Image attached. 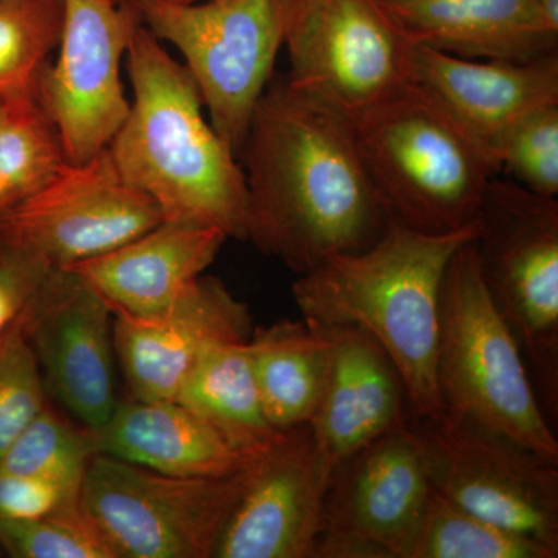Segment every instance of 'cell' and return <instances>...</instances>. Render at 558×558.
<instances>
[{
	"instance_id": "obj_1",
	"label": "cell",
	"mask_w": 558,
	"mask_h": 558,
	"mask_svg": "<svg viewBox=\"0 0 558 558\" xmlns=\"http://www.w3.org/2000/svg\"><path fill=\"white\" fill-rule=\"evenodd\" d=\"M245 241L303 275L387 233L391 218L360 154L351 119L318 92L271 76L240 154Z\"/></svg>"
},
{
	"instance_id": "obj_2",
	"label": "cell",
	"mask_w": 558,
	"mask_h": 558,
	"mask_svg": "<svg viewBox=\"0 0 558 558\" xmlns=\"http://www.w3.org/2000/svg\"><path fill=\"white\" fill-rule=\"evenodd\" d=\"M126 54L134 98L108 146L121 175L156 202L163 220L213 227L245 241L244 170L205 120L189 69L140 20Z\"/></svg>"
},
{
	"instance_id": "obj_3",
	"label": "cell",
	"mask_w": 558,
	"mask_h": 558,
	"mask_svg": "<svg viewBox=\"0 0 558 558\" xmlns=\"http://www.w3.org/2000/svg\"><path fill=\"white\" fill-rule=\"evenodd\" d=\"M475 234L476 222L457 233L425 234L391 220L369 247L329 256L293 282L304 319L352 326L387 352L405 385L411 417L444 410L436 384L444 275Z\"/></svg>"
},
{
	"instance_id": "obj_4",
	"label": "cell",
	"mask_w": 558,
	"mask_h": 558,
	"mask_svg": "<svg viewBox=\"0 0 558 558\" xmlns=\"http://www.w3.org/2000/svg\"><path fill=\"white\" fill-rule=\"evenodd\" d=\"M389 218L425 234L475 226L501 165L417 83L349 116Z\"/></svg>"
},
{
	"instance_id": "obj_5",
	"label": "cell",
	"mask_w": 558,
	"mask_h": 558,
	"mask_svg": "<svg viewBox=\"0 0 558 558\" xmlns=\"http://www.w3.org/2000/svg\"><path fill=\"white\" fill-rule=\"evenodd\" d=\"M436 384L444 410L558 459L519 343L481 278L473 238L444 275Z\"/></svg>"
},
{
	"instance_id": "obj_6",
	"label": "cell",
	"mask_w": 558,
	"mask_h": 558,
	"mask_svg": "<svg viewBox=\"0 0 558 558\" xmlns=\"http://www.w3.org/2000/svg\"><path fill=\"white\" fill-rule=\"evenodd\" d=\"M481 278L515 337L539 407L558 418V201L495 178L473 238Z\"/></svg>"
},
{
	"instance_id": "obj_7",
	"label": "cell",
	"mask_w": 558,
	"mask_h": 558,
	"mask_svg": "<svg viewBox=\"0 0 558 558\" xmlns=\"http://www.w3.org/2000/svg\"><path fill=\"white\" fill-rule=\"evenodd\" d=\"M140 22L180 51L209 124L240 159L300 0H130Z\"/></svg>"
},
{
	"instance_id": "obj_8",
	"label": "cell",
	"mask_w": 558,
	"mask_h": 558,
	"mask_svg": "<svg viewBox=\"0 0 558 558\" xmlns=\"http://www.w3.org/2000/svg\"><path fill=\"white\" fill-rule=\"evenodd\" d=\"M250 465L220 478H190L97 454L80 505L120 558H215Z\"/></svg>"
},
{
	"instance_id": "obj_9",
	"label": "cell",
	"mask_w": 558,
	"mask_h": 558,
	"mask_svg": "<svg viewBox=\"0 0 558 558\" xmlns=\"http://www.w3.org/2000/svg\"><path fill=\"white\" fill-rule=\"evenodd\" d=\"M433 490L558 550V459L442 410L409 418Z\"/></svg>"
},
{
	"instance_id": "obj_10",
	"label": "cell",
	"mask_w": 558,
	"mask_h": 558,
	"mask_svg": "<svg viewBox=\"0 0 558 558\" xmlns=\"http://www.w3.org/2000/svg\"><path fill=\"white\" fill-rule=\"evenodd\" d=\"M163 220L105 148L83 163L65 161L35 196L0 220V250L69 267L134 240Z\"/></svg>"
},
{
	"instance_id": "obj_11",
	"label": "cell",
	"mask_w": 558,
	"mask_h": 558,
	"mask_svg": "<svg viewBox=\"0 0 558 558\" xmlns=\"http://www.w3.org/2000/svg\"><path fill=\"white\" fill-rule=\"evenodd\" d=\"M137 22L130 0H64L58 58L40 72L35 98L70 163L108 148L130 113L121 61Z\"/></svg>"
},
{
	"instance_id": "obj_12",
	"label": "cell",
	"mask_w": 558,
	"mask_h": 558,
	"mask_svg": "<svg viewBox=\"0 0 558 558\" xmlns=\"http://www.w3.org/2000/svg\"><path fill=\"white\" fill-rule=\"evenodd\" d=\"M284 46L290 78L348 116L414 81L416 46L380 0H300Z\"/></svg>"
},
{
	"instance_id": "obj_13",
	"label": "cell",
	"mask_w": 558,
	"mask_h": 558,
	"mask_svg": "<svg viewBox=\"0 0 558 558\" xmlns=\"http://www.w3.org/2000/svg\"><path fill=\"white\" fill-rule=\"evenodd\" d=\"M432 490L409 424L374 439L333 472L312 558H407Z\"/></svg>"
},
{
	"instance_id": "obj_14",
	"label": "cell",
	"mask_w": 558,
	"mask_h": 558,
	"mask_svg": "<svg viewBox=\"0 0 558 558\" xmlns=\"http://www.w3.org/2000/svg\"><path fill=\"white\" fill-rule=\"evenodd\" d=\"M112 318L105 296L68 267H51L22 311L46 389L92 429L119 405Z\"/></svg>"
},
{
	"instance_id": "obj_15",
	"label": "cell",
	"mask_w": 558,
	"mask_h": 558,
	"mask_svg": "<svg viewBox=\"0 0 558 558\" xmlns=\"http://www.w3.org/2000/svg\"><path fill=\"white\" fill-rule=\"evenodd\" d=\"M330 480L310 425L282 429L250 465L215 558H312Z\"/></svg>"
},
{
	"instance_id": "obj_16",
	"label": "cell",
	"mask_w": 558,
	"mask_h": 558,
	"mask_svg": "<svg viewBox=\"0 0 558 558\" xmlns=\"http://www.w3.org/2000/svg\"><path fill=\"white\" fill-rule=\"evenodd\" d=\"M112 314L113 349L132 399L138 400L174 399L205 352L248 340L253 332L247 306L208 275L190 282L163 310Z\"/></svg>"
},
{
	"instance_id": "obj_17",
	"label": "cell",
	"mask_w": 558,
	"mask_h": 558,
	"mask_svg": "<svg viewBox=\"0 0 558 558\" xmlns=\"http://www.w3.org/2000/svg\"><path fill=\"white\" fill-rule=\"evenodd\" d=\"M330 341L328 380L310 427L336 472L374 439L409 424V396L395 363L368 333L322 325Z\"/></svg>"
},
{
	"instance_id": "obj_18",
	"label": "cell",
	"mask_w": 558,
	"mask_h": 558,
	"mask_svg": "<svg viewBox=\"0 0 558 558\" xmlns=\"http://www.w3.org/2000/svg\"><path fill=\"white\" fill-rule=\"evenodd\" d=\"M413 78L492 148L502 132L529 112L558 102V51L512 62L465 60L414 47Z\"/></svg>"
},
{
	"instance_id": "obj_19",
	"label": "cell",
	"mask_w": 558,
	"mask_h": 558,
	"mask_svg": "<svg viewBox=\"0 0 558 558\" xmlns=\"http://www.w3.org/2000/svg\"><path fill=\"white\" fill-rule=\"evenodd\" d=\"M229 236L213 227L161 220L134 240L69 266L105 296L112 310H163L218 258Z\"/></svg>"
},
{
	"instance_id": "obj_20",
	"label": "cell",
	"mask_w": 558,
	"mask_h": 558,
	"mask_svg": "<svg viewBox=\"0 0 558 558\" xmlns=\"http://www.w3.org/2000/svg\"><path fill=\"white\" fill-rule=\"evenodd\" d=\"M416 47L465 60L527 62L557 53L535 0H380Z\"/></svg>"
},
{
	"instance_id": "obj_21",
	"label": "cell",
	"mask_w": 558,
	"mask_h": 558,
	"mask_svg": "<svg viewBox=\"0 0 558 558\" xmlns=\"http://www.w3.org/2000/svg\"><path fill=\"white\" fill-rule=\"evenodd\" d=\"M95 436L100 454L190 478L234 475L258 458L233 449L174 399L119 403Z\"/></svg>"
},
{
	"instance_id": "obj_22",
	"label": "cell",
	"mask_w": 558,
	"mask_h": 558,
	"mask_svg": "<svg viewBox=\"0 0 558 558\" xmlns=\"http://www.w3.org/2000/svg\"><path fill=\"white\" fill-rule=\"evenodd\" d=\"M250 359L264 413L277 429L310 425L330 362V341L318 323L301 318L253 329Z\"/></svg>"
},
{
	"instance_id": "obj_23",
	"label": "cell",
	"mask_w": 558,
	"mask_h": 558,
	"mask_svg": "<svg viewBox=\"0 0 558 558\" xmlns=\"http://www.w3.org/2000/svg\"><path fill=\"white\" fill-rule=\"evenodd\" d=\"M174 400L250 457H259L282 432L264 413L248 340L218 344L205 352Z\"/></svg>"
},
{
	"instance_id": "obj_24",
	"label": "cell",
	"mask_w": 558,
	"mask_h": 558,
	"mask_svg": "<svg viewBox=\"0 0 558 558\" xmlns=\"http://www.w3.org/2000/svg\"><path fill=\"white\" fill-rule=\"evenodd\" d=\"M558 550L498 526L432 490L407 558H557Z\"/></svg>"
},
{
	"instance_id": "obj_25",
	"label": "cell",
	"mask_w": 558,
	"mask_h": 558,
	"mask_svg": "<svg viewBox=\"0 0 558 558\" xmlns=\"http://www.w3.org/2000/svg\"><path fill=\"white\" fill-rule=\"evenodd\" d=\"M7 102L0 121V220L43 190L68 161L60 135L35 97Z\"/></svg>"
},
{
	"instance_id": "obj_26",
	"label": "cell",
	"mask_w": 558,
	"mask_h": 558,
	"mask_svg": "<svg viewBox=\"0 0 558 558\" xmlns=\"http://www.w3.org/2000/svg\"><path fill=\"white\" fill-rule=\"evenodd\" d=\"M98 446L95 429L76 427L46 405L0 459V470L47 481L72 502L81 488Z\"/></svg>"
},
{
	"instance_id": "obj_27",
	"label": "cell",
	"mask_w": 558,
	"mask_h": 558,
	"mask_svg": "<svg viewBox=\"0 0 558 558\" xmlns=\"http://www.w3.org/2000/svg\"><path fill=\"white\" fill-rule=\"evenodd\" d=\"M64 25V0H0V97H35Z\"/></svg>"
},
{
	"instance_id": "obj_28",
	"label": "cell",
	"mask_w": 558,
	"mask_h": 558,
	"mask_svg": "<svg viewBox=\"0 0 558 558\" xmlns=\"http://www.w3.org/2000/svg\"><path fill=\"white\" fill-rule=\"evenodd\" d=\"M0 546L14 558H120L81 505L35 520H0Z\"/></svg>"
},
{
	"instance_id": "obj_29",
	"label": "cell",
	"mask_w": 558,
	"mask_h": 558,
	"mask_svg": "<svg viewBox=\"0 0 558 558\" xmlns=\"http://www.w3.org/2000/svg\"><path fill=\"white\" fill-rule=\"evenodd\" d=\"M495 156L512 182L539 194H558V102L532 110L502 132Z\"/></svg>"
},
{
	"instance_id": "obj_30",
	"label": "cell",
	"mask_w": 558,
	"mask_h": 558,
	"mask_svg": "<svg viewBox=\"0 0 558 558\" xmlns=\"http://www.w3.org/2000/svg\"><path fill=\"white\" fill-rule=\"evenodd\" d=\"M46 405L43 373L21 314L0 337V459Z\"/></svg>"
},
{
	"instance_id": "obj_31",
	"label": "cell",
	"mask_w": 558,
	"mask_h": 558,
	"mask_svg": "<svg viewBox=\"0 0 558 558\" xmlns=\"http://www.w3.org/2000/svg\"><path fill=\"white\" fill-rule=\"evenodd\" d=\"M78 505L47 481L0 470V520H35Z\"/></svg>"
},
{
	"instance_id": "obj_32",
	"label": "cell",
	"mask_w": 558,
	"mask_h": 558,
	"mask_svg": "<svg viewBox=\"0 0 558 558\" xmlns=\"http://www.w3.org/2000/svg\"><path fill=\"white\" fill-rule=\"evenodd\" d=\"M50 269L44 260L0 250V337L20 318Z\"/></svg>"
},
{
	"instance_id": "obj_33",
	"label": "cell",
	"mask_w": 558,
	"mask_h": 558,
	"mask_svg": "<svg viewBox=\"0 0 558 558\" xmlns=\"http://www.w3.org/2000/svg\"><path fill=\"white\" fill-rule=\"evenodd\" d=\"M543 24L554 35H558V0H535Z\"/></svg>"
},
{
	"instance_id": "obj_34",
	"label": "cell",
	"mask_w": 558,
	"mask_h": 558,
	"mask_svg": "<svg viewBox=\"0 0 558 558\" xmlns=\"http://www.w3.org/2000/svg\"><path fill=\"white\" fill-rule=\"evenodd\" d=\"M7 105H9V102H7L5 100H3L2 97H0V121H2L3 116H5Z\"/></svg>"
},
{
	"instance_id": "obj_35",
	"label": "cell",
	"mask_w": 558,
	"mask_h": 558,
	"mask_svg": "<svg viewBox=\"0 0 558 558\" xmlns=\"http://www.w3.org/2000/svg\"><path fill=\"white\" fill-rule=\"evenodd\" d=\"M112 2L120 3L121 0H112ZM175 2H197V0H175Z\"/></svg>"
}]
</instances>
